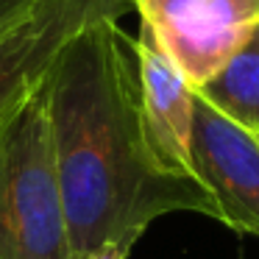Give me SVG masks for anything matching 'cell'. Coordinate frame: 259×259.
<instances>
[{"label": "cell", "instance_id": "cell-4", "mask_svg": "<svg viewBox=\"0 0 259 259\" xmlns=\"http://www.w3.org/2000/svg\"><path fill=\"white\" fill-rule=\"evenodd\" d=\"M134 12L131 0H42L0 36V125L45 81L62 48L87 23Z\"/></svg>", "mask_w": 259, "mask_h": 259}, {"label": "cell", "instance_id": "cell-6", "mask_svg": "<svg viewBox=\"0 0 259 259\" xmlns=\"http://www.w3.org/2000/svg\"><path fill=\"white\" fill-rule=\"evenodd\" d=\"M134 48L140 62V106L148 151L164 173L195 179L190 153L195 92L145 25L140 28Z\"/></svg>", "mask_w": 259, "mask_h": 259}, {"label": "cell", "instance_id": "cell-10", "mask_svg": "<svg viewBox=\"0 0 259 259\" xmlns=\"http://www.w3.org/2000/svg\"><path fill=\"white\" fill-rule=\"evenodd\" d=\"M253 137H256V140H259V134H253Z\"/></svg>", "mask_w": 259, "mask_h": 259}, {"label": "cell", "instance_id": "cell-9", "mask_svg": "<svg viewBox=\"0 0 259 259\" xmlns=\"http://www.w3.org/2000/svg\"><path fill=\"white\" fill-rule=\"evenodd\" d=\"M128 248H123V245H103L101 251H95L90 259H128Z\"/></svg>", "mask_w": 259, "mask_h": 259}, {"label": "cell", "instance_id": "cell-5", "mask_svg": "<svg viewBox=\"0 0 259 259\" xmlns=\"http://www.w3.org/2000/svg\"><path fill=\"white\" fill-rule=\"evenodd\" d=\"M192 170L212 192L220 223L259 237V140L195 95Z\"/></svg>", "mask_w": 259, "mask_h": 259}, {"label": "cell", "instance_id": "cell-7", "mask_svg": "<svg viewBox=\"0 0 259 259\" xmlns=\"http://www.w3.org/2000/svg\"><path fill=\"white\" fill-rule=\"evenodd\" d=\"M195 95L226 120L259 134V25Z\"/></svg>", "mask_w": 259, "mask_h": 259}, {"label": "cell", "instance_id": "cell-1", "mask_svg": "<svg viewBox=\"0 0 259 259\" xmlns=\"http://www.w3.org/2000/svg\"><path fill=\"white\" fill-rule=\"evenodd\" d=\"M45 98L73 259L103 245L131 251L170 212L220 220L201 181L164 173L148 151L134 36L117 20L87 23L62 48L45 75Z\"/></svg>", "mask_w": 259, "mask_h": 259}, {"label": "cell", "instance_id": "cell-2", "mask_svg": "<svg viewBox=\"0 0 259 259\" xmlns=\"http://www.w3.org/2000/svg\"><path fill=\"white\" fill-rule=\"evenodd\" d=\"M0 259H73L45 81L0 125Z\"/></svg>", "mask_w": 259, "mask_h": 259}, {"label": "cell", "instance_id": "cell-8", "mask_svg": "<svg viewBox=\"0 0 259 259\" xmlns=\"http://www.w3.org/2000/svg\"><path fill=\"white\" fill-rule=\"evenodd\" d=\"M42 0H0V36L9 34L25 14H31Z\"/></svg>", "mask_w": 259, "mask_h": 259}, {"label": "cell", "instance_id": "cell-3", "mask_svg": "<svg viewBox=\"0 0 259 259\" xmlns=\"http://www.w3.org/2000/svg\"><path fill=\"white\" fill-rule=\"evenodd\" d=\"M142 25L192 87H203L259 25V0H131Z\"/></svg>", "mask_w": 259, "mask_h": 259}]
</instances>
